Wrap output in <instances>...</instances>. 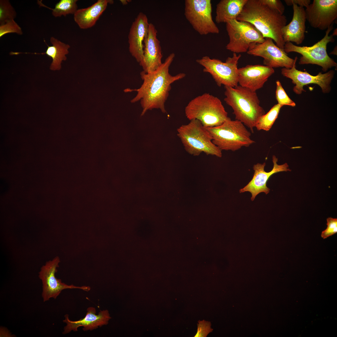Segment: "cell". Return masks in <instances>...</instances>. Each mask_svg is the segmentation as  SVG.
<instances>
[{"label":"cell","mask_w":337,"mask_h":337,"mask_svg":"<svg viewBox=\"0 0 337 337\" xmlns=\"http://www.w3.org/2000/svg\"><path fill=\"white\" fill-rule=\"evenodd\" d=\"M185 113L189 120H197L206 128L219 125L228 117L220 100L208 93L190 101L185 107Z\"/></svg>","instance_id":"277c9868"},{"label":"cell","mask_w":337,"mask_h":337,"mask_svg":"<svg viewBox=\"0 0 337 337\" xmlns=\"http://www.w3.org/2000/svg\"><path fill=\"white\" fill-rule=\"evenodd\" d=\"M296 63L290 69L282 68L281 72L284 76L291 79L292 83L295 85L293 90L295 94L300 95L302 91H305L303 89L304 86L311 84L319 85L324 93H328L330 91V85L335 73L334 71L330 70L324 74L319 72L317 75L312 76L306 71L297 70Z\"/></svg>","instance_id":"4fadbf2b"},{"label":"cell","mask_w":337,"mask_h":337,"mask_svg":"<svg viewBox=\"0 0 337 337\" xmlns=\"http://www.w3.org/2000/svg\"><path fill=\"white\" fill-rule=\"evenodd\" d=\"M149 23L146 15L140 12L132 22L128 35L129 51L139 63L144 55V41L148 32Z\"/></svg>","instance_id":"ac0fdd59"},{"label":"cell","mask_w":337,"mask_h":337,"mask_svg":"<svg viewBox=\"0 0 337 337\" xmlns=\"http://www.w3.org/2000/svg\"><path fill=\"white\" fill-rule=\"evenodd\" d=\"M283 106L278 104L275 105L267 113L261 117L255 126L257 129L269 131L277 118L280 110Z\"/></svg>","instance_id":"d4e9b609"},{"label":"cell","mask_w":337,"mask_h":337,"mask_svg":"<svg viewBox=\"0 0 337 337\" xmlns=\"http://www.w3.org/2000/svg\"><path fill=\"white\" fill-rule=\"evenodd\" d=\"M263 4L275 10L281 14H283L285 7L282 2L279 0H260Z\"/></svg>","instance_id":"4dcf8cb0"},{"label":"cell","mask_w":337,"mask_h":337,"mask_svg":"<svg viewBox=\"0 0 337 337\" xmlns=\"http://www.w3.org/2000/svg\"><path fill=\"white\" fill-rule=\"evenodd\" d=\"M16 15L15 9L8 0H0V25L14 19Z\"/></svg>","instance_id":"484cf974"},{"label":"cell","mask_w":337,"mask_h":337,"mask_svg":"<svg viewBox=\"0 0 337 337\" xmlns=\"http://www.w3.org/2000/svg\"><path fill=\"white\" fill-rule=\"evenodd\" d=\"M77 0H61L56 3L54 8L43 4L41 1H38V4L40 6L46 7L52 10V14L55 17H66L69 14H74L77 9Z\"/></svg>","instance_id":"cb8c5ba5"},{"label":"cell","mask_w":337,"mask_h":337,"mask_svg":"<svg viewBox=\"0 0 337 337\" xmlns=\"http://www.w3.org/2000/svg\"><path fill=\"white\" fill-rule=\"evenodd\" d=\"M96 314L95 308L90 307L87 309L85 317L79 320H71L69 319L68 315H66L63 322L66 325L64 327L63 334H67L72 331H77L78 328L81 326L83 327L84 331H92L99 327L107 325L111 318L107 310H100L98 315Z\"/></svg>","instance_id":"d6986e66"},{"label":"cell","mask_w":337,"mask_h":337,"mask_svg":"<svg viewBox=\"0 0 337 337\" xmlns=\"http://www.w3.org/2000/svg\"><path fill=\"white\" fill-rule=\"evenodd\" d=\"M224 87V100L233 109L236 120L242 122L253 133L258 120L265 114L256 92L240 85Z\"/></svg>","instance_id":"3957f363"},{"label":"cell","mask_w":337,"mask_h":337,"mask_svg":"<svg viewBox=\"0 0 337 337\" xmlns=\"http://www.w3.org/2000/svg\"><path fill=\"white\" fill-rule=\"evenodd\" d=\"M305 10L306 20L310 26L327 30L337 18V0H314Z\"/></svg>","instance_id":"5bb4252c"},{"label":"cell","mask_w":337,"mask_h":337,"mask_svg":"<svg viewBox=\"0 0 337 337\" xmlns=\"http://www.w3.org/2000/svg\"><path fill=\"white\" fill-rule=\"evenodd\" d=\"M274 72L273 68L264 65H247L238 68V84L242 87L256 92L263 87Z\"/></svg>","instance_id":"e0dca14e"},{"label":"cell","mask_w":337,"mask_h":337,"mask_svg":"<svg viewBox=\"0 0 337 337\" xmlns=\"http://www.w3.org/2000/svg\"><path fill=\"white\" fill-rule=\"evenodd\" d=\"M175 56L174 53L170 54L161 66L152 72H141L140 74L143 83L139 88L125 90V92L134 91L137 92L130 102L134 103L140 101L143 109L141 116L147 110L154 108L159 109L164 113L166 112L165 103L171 89V84L186 76L183 73L174 76L169 73V67Z\"/></svg>","instance_id":"6da1fadb"},{"label":"cell","mask_w":337,"mask_h":337,"mask_svg":"<svg viewBox=\"0 0 337 337\" xmlns=\"http://www.w3.org/2000/svg\"><path fill=\"white\" fill-rule=\"evenodd\" d=\"M50 41L52 45H47L46 52L41 54H46L52 59V61L50 68L51 70H59L61 68L62 61L66 60V55L69 52L68 50L70 46L53 37H51Z\"/></svg>","instance_id":"603a6c76"},{"label":"cell","mask_w":337,"mask_h":337,"mask_svg":"<svg viewBox=\"0 0 337 337\" xmlns=\"http://www.w3.org/2000/svg\"><path fill=\"white\" fill-rule=\"evenodd\" d=\"M327 227L323 231L321 234V237L324 239L327 238L337 232V218L331 217L327 219Z\"/></svg>","instance_id":"f1b7e54d"},{"label":"cell","mask_w":337,"mask_h":337,"mask_svg":"<svg viewBox=\"0 0 337 337\" xmlns=\"http://www.w3.org/2000/svg\"><path fill=\"white\" fill-rule=\"evenodd\" d=\"M284 2L287 6L292 5L295 4L298 6L306 8L308 6L311 2L310 0H285Z\"/></svg>","instance_id":"1f68e13d"},{"label":"cell","mask_w":337,"mask_h":337,"mask_svg":"<svg viewBox=\"0 0 337 337\" xmlns=\"http://www.w3.org/2000/svg\"><path fill=\"white\" fill-rule=\"evenodd\" d=\"M190 121L177 129V135L186 151L194 156L203 153L221 157L222 151L213 144L212 138L206 128L197 120Z\"/></svg>","instance_id":"5b68a950"},{"label":"cell","mask_w":337,"mask_h":337,"mask_svg":"<svg viewBox=\"0 0 337 337\" xmlns=\"http://www.w3.org/2000/svg\"><path fill=\"white\" fill-rule=\"evenodd\" d=\"M247 0H221L217 4L215 21L225 23L228 20L237 19Z\"/></svg>","instance_id":"7402d4cb"},{"label":"cell","mask_w":337,"mask_h":337,"mask_svg":"<svg viewBox=\"0 0 337 337\" xmlns=\"http://www.w3.org/2000/svg\"><path fill=\"white\" fill-rule=\"evenodd\" d=\"M293 16L290 23L281 29L284 42H294L297 45L301 44L305 37V10L304 7L296 4L293 5Z\"/></svg>","instance_id":"ffe728a7"},{"label":"cell","mask_w":337,"mask_h":337,"mask_svg":"<svg viewBox=\"0 0 337 337\" xmlns=\"http://www.w3.org/2000/svg\"><path fill=\"white\" fill-rule=\"evenodd\" d=\"M60 262L59 257L54 258L52 260L46 262L41 267L39 273V277L42 282V297L44 302L49 300L51 298L56 299L64 289H78L88 291L91 289L89 286L68 285L57 278L55 274Z\"/></svg>","instance_id":"7c38bea8"},{"label":"cell","mask_w":337,"mask_h":337,"mask_svg":"<svg viewBox=\"0 0 337 337\" xmlns=\"http://www.w3.org/2000/svg\"><path fill=\"white\" fill-rule=\"evenodd\" d=\"M206 128L212 143L221 151H235L255 142L251 138V132L242 122L232 120L229 117L219 125Z\"/></svg>","instance_id":"8992f818"},{"label":"cell","mask_w":337,"mask_h":337,"mask_svg":"<svg viewBox=\"0 0 337 337\" xmlns=\"http://www.w3.org/2000/svg\"><path fill=\"white\" fill-rule=\"evenodd\" d=\"M247 53L254 56L263 58L264 66L272 68L283 67L290 69L296 62L297 56L294 59L290 57L282 49L275 44L269 38H265L262 43H255L250 46Z\"/></svg>","instance_id":"8fae6325"},{"label":"cell","mask_w":337,"mask_h":337,"mask_svg":"<svg viewBox=\"0 0 337 337\" xmlns=\"http://www.w3.org/2000/svg\"><path fill=\"white\" fill-rule=\"evenodd\" d=\"M226 23L229 37L226 48L233 53L247 52L252 44L265 40L260 32L248 22L236 19L227 20Z\"/></svg>","instance_id":"ba28073f"},{"label":"cell","mask_w":337,"mask_h":337,"mask_svg":"<svg viewBox=\"0 0 337 337\" xmlns=\"http://www.w3.org/2000/svg\"><path fill=\"white\" fill-rule=\"evenodd\" d=\"M11 33H16L19 35L23 33L21 28L14 19L0 25V38L6 34Z\"/></svg>","instance_id":"83f0119b"},{"label":"cell","mask_w":337,"mask_h":337,"mask_svg":"<svg viewBox=\"0 0 337 337\" xmlns=\"http://www.w3.org/2000/svg\"><path fill=\"white\" fill-rule=\"evenodd\" d=\"M157 31L152 23L149 25L148 32L144 41V55L139 63L146 73L152 72L162 64L163 57L160 42L157 36Z\"/></svg>","instance_id":"2e32d148"},{"label":"cell","mask_w":337,"mask_h":337,"mask_svg":"<svg viewBox=\"0 0 337 337\" xmlns=\"http://www.w3.org/2000/svg\"><path fill=\"white\" fill-rule=\"evenodd\" d=\"M198 322L197 331L194 337H206L209 333L212 332L213 329L211 328L210 322L203 320Z\"/></svg>","instance_id":"f546056e"},{"label":"cell","mask_w":337,"mask_h":337,"mask_svg":"<svg viewBox=\"0 0 337 337\" xmlns=\"http://www.w3.org/2000/svg\"><path fill=\"white\" fill-rule=\"evenodd\" d=\"M112 4L111 0H98L87 8L78 9L74 14V19L81 29H87L93 26L106 9L108 3Z\"/></svg>","instance_id":"44dd1931"},{"label":"cell","mask_w":337,"mask_h":337,"mask_svg":"<svg viewBox=\"0 0 337 337\" xmlns=\"http://www.w3.org/2000/svg\"><path fill=\"white\" fill-rule=\"evenodd\" d=\"M337 46H336L333 49V50L330 53V54H333V55H337Z\"/></svg>","instance_id":"d6a6232c"},{"label":"cell","mask_w":337,"mask_h":337,"mask_svg":"<svg viewBox=\"0 0 337 337\" xmlns=\"http://www.w3.org/2000/svg\"><path fill=\"white\" fill-rule=\"evenodd\" d=\"M122 1L121 2H122V4H124L125 5V4H127V2L126 1H123V0H122V1Z\"/></svg>","instance_id":"e575fe53"},{"label":"cell","mask_w":337,"mask_h":337,"mask_svg":"<svg viewBox=\"0 0 337 337\" xmlns=\"http://www.w3.org/2000/svg\"><path fill=\"white\" fill-rule=\"evenodd\" d=\"M337 29L336 28L334 30L332 34L333 36H337Z\"/></svg>","instance_id":"836d02e7"},{"label":"cell","mask_w":337,"mask_h":337,"mask_svg":"<svg viewBox=\"0 0 337 337\" xmlns=\"http://www.w3.org/2000/svg\"><path fill=\"white\" fill-rule=\"evenodd\" d=\"M276 98L278 104L283 106L287 105L294 107L296 104L287 95L279 80L276 81Z\"/></svg>","instance_id":"4316f807"},{"label":"cell","mask_w":337,"mask_h":337,"mask_svg":"<svg viewBox=\"0 0 337 337\" xmlns=\"http://www.w3.org/2000/svg\"><path fill=\"white\" fill-rule=\"evenodd\" d=\"M241 56V54L233 53L232 57H228L223 62L205 56L196 61L203 67V72L212 76L218 86L223 85L224 86L234 87L238 85L237 65Z\"/></svg>","instance_id":"9c48e42d"},{"label":"cell","mask_w":337,"mask_h":337,"mask_svg":"<svg viewBox=\"0 0 337 337\" xmlns=\"http://www.w3.org/2000/svg\"><path fill=\"white\" fill-rule=\"evenodd\" d=\"M272 161L273 168L269 172H266L264 170L265 162L254 165L253 168L254 173L252 179L247 185L240 190V193L247 191L250 192L252 195L251 199L253 201L259 193L264 192L267 194L269 193L270 189L267 187L266 183L272 174L279 172L291 171L287 163L281 165L277 164L278 159L275 155L272 156Z\"/></svg>","instance_id":"9a60e30c"},{"label":"cell","mask_w":337,"mask_h":337,"mask_svg":"<svg viewBox=\"0 0 337 337\" xmlns=\"http://www.w3.org/2000/svg\"><path fill=\"white\" fill-rule=\"evenodd\" d=\"M184 14L193 29L201 35L218 34L213 20L210 0H185Z\"/></svg>","instance_id":"30bf717a"},{"label":"cell","mask_w":337,"mask_h":337,"mask_svg":"<svg viewBox=\"0 0 337 337\" xmlns=\"http://www.w3.org/2000/svg\"><path fill=\"white\" fill-rule=\"evenodd\" d=\"M236 19L252 24L264 38L271 39L284 50L281 29L286 25L287 20L283 14L263 4L260 0H247Z\"/></svg>","instance_id":"7a4b0ae2"},{"label":"cell","mask_w":337,"mask_h":337,"mask_svg":"<svg viewBox=\"0 0 337 337\" xmlns=\"http://www.w3.org/2000/svg\"><path fill=\"white\" fill-rule=\"evenodd\" d=\"M333 25L326 30L324 37L313 46H298L291 42H286L284 45V51L287 53L295 52L301 55L299 62L300 65H317L321 66L324 72L333 67H337V63L329 56L327 52L328 43L335 41L332 35H329L333 29Z\"/></svg>","instance_id":"52a82bcc"}]
</instances>
